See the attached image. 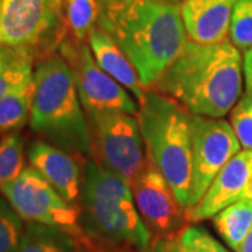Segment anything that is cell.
Returning <instances> with one entry per match:
<instances>
[{"instance_id": "obj_12", "label": "cell", "mask_w": 252, "mask_h": 252, "mask_svg": "<svg viewBox=\"0 0 252 252\" xmlns=\"http://www.w3.org/2000/svg\"><path fill=\"white\" fill-rule=\"evenodd\" d=\"M252 180V150H244L234 157L217 174L205 196L198 205L187 210L189 221L210 219L227 206L245 196Z\"/></svg>"}, {"instance_id": "obj_10", "label": "cell", "mask_w": 252, "mask_h": 252, "mask_svg": "<svg viewBox=\"0 0 252 252\" xmlns=\"http://www.w3.org/2000/svg\"><path fill=\"white\" fill-rule=\"evenodd\" d=\"M62 58L72 70L76 89L84 112L122 111L139 114V104L117 80L104 72L95 62L91 49L83 41L63 42Z\"/></svg>"}, {"instance_id": "obj_25", "label": "cell", "mask_w": 252, "mask_h": 252, "mask_svg": "<svg viewBox=\"0 0 252 252\" xmlns=\"http://www.w3.org/2000/svg\"><path fill=\"white\" fill-rule=\"evenodd\" d=\"M184 252H228L213 235L202 227L188 225L180 235Z\"/></svg>"}, {"instance_id": "obj_4", "label": "cell", "mask_w": 252, "mask_h": 252, "mask_svg": "<svg viewBox=\"0 0 252 252\" xmlns=\"http://www.w3.org/2000/svg\"><path fill=\"white\" fill-rule=\"evenodd\" d=\"M34 83L31 129L69 153H93L89 121L66 61L56 55L41 61L34 72Z\"/></svg>"}, {"instance_id": "obj_30", "label": "cell", "mask_w": 252, "mask_h": 252, "mask_svg": "<svg viewBox=\"0 0 252 252\" xmlns=\"http://www.w3.org/2000/svg\"><path fill=\"white\" fill-rule=\"evenodd\" d=\"M167 1H171V3H177V4H178V3H181L182 0H167Z\"/></svg>"}, {"instance_id": "obj_5", "label": "cell", "mask_w": 252, "mask_h": 252, "mask_svg": "<svg viewBox=\"0 0 252 252\" xmlns=\"http://www.w3.org/2000/svg\"><path fill=\"white\" fill-rule=\"evenodd\" d=\"M192 114L171 97L147 90L139 107V125L149 160L170 184L177 199L189 206L192 178Z\"/></svg>"}, {"instance_id": "obj_11", "label": "cell", "mask_w": 252, "mask_h": 252, "mask_svg": "<svg viewBox=\"0 0 252 252\" xmlns=\"http://www.w3.org/2000/svg\"><path fill=\"white\" fill-rule=\"evenodd\" d=\"M136 207L153 240H174L187 228V209L149 158L130 185Z\"/></svg>"}, {"instance_id": "obj_27", "label": "cell", "mask_w": 252, "mask_h": 252, "mask_svg": "<svg viewBox=\"0 0 252 252\" xmlns=\"http://www.w3.org/2000/svg\"><path fill=\"white\" fill-rule=\"evenodd\" d=\"M144 252H172V240H153Z\"/></svg>"}, {"instance_id": "obj_3", "label": "cell", "mask_w": 252, "mask_h": 252, "mask_svg": "<svg viewBox=\"0 0 252 252\" xmlns=\"http://www.w3.org/2000/svg\"><path fill=\"white\" fill-rule=\"evenodd\" d=\"M80 224L91 240L144 252L153 237L136 207L130 185L95 160L84 165Z\"/></svg>"}, {"instance_id": "obj_17", "label": "cell", "mask_w": 252, "mask_h": 252, "mask_svg": "<svg viewBox=\"0 0 252 252\" xmlns=\"http://www.w3.org/2000/svg\"><path fill=\"white\" fill-rule=\"evenodd\" d=\"M35 93L34 77L0 99V135L17 132L31 118Z\"/></svg>"}, {"instance_id": "obj_18", "label": "cell", "mask_w": 252, "mask_h": 252, "mask_svg": "<svg viewBox=\"0 0 252 252\" xmlns=\"http://www.w3.org/2000/svg\"><path fill=\"white\" fill-rule=\"evenodd\" d=\"M217 233L237 251L252 227V199L243 198L213 216Z\"/></svg>"}, {"instance_id": "obj_16", "label": "cell", "mask_w": 252, "mask_h": 252, "mask_svg": "<svg viewBox=\"0 0 252 252\" xmlns=\"http://www.w3.org/2000/svg\"><path fill=\"white\" fill-rule=\"evenodd\" d=\"M79 240L58 227L28 223L14 252H81Z\"/></svg>"}, {"instance_id": "obj_23", "label": "cell", "mask_w": 252, "mask_h": 252, "mask_svg": "<svg viewBox=\"0 0 252 252\" xmlns=\"http://www.w3.org/2000/svg\"><path fill=\"white\" fill-rule=\"evenodd\" d=\"M230 38L238 49L252 48V0H237L230 23Z\"/></svg>"}, {"instance_id": "obj_21", "label": "cell", "mask_w": 252, "mask_h": 252, "mask_svg": "<svg viewBox=\"0 0 252 252\" xmlns=\"http://www.w3.org/2000/svg\"><path fill=\"white\" fill-rule=\"evenodd\" d=\"M24 223L7 199L0 198V252H14L24 234Z\"/></svg>"}, {"instance_id": "obj_31", "label": "cell", "mask_w": 252, "mask_h": 252, "mask_svg": "<svg viewBox=\"0 0 252 252\" xmlns=\"http://www.w3.org/2000/svg\"><path fill=\"white\" fill-rule=\"evenodd\" d=\"M1 1H3V0H0V14H1ZM0 46H1V44H0Z\"/></svg>"}, {"instance_id": "obj_2", "label": "cell", "mask_w": 252, "mask_h": 252, "mask_svg": "<svg viewBox=\"0 0 252 252\" xmlns=\"http://www.w3.org/2000/svg\"><path fill=\"white\" fill-rule=\"evenodd\" d=\"M243 73L240 49L231 41L205 45L188 39L152 90L167 94L192 115L223 118L241 98Z\"/></svg>"}, {"instance_id": "obj_28", "label": "cell", "mask_w": 252, "mask_h": 252, "mask_svg": "<svg viewBox=\"0 0 252 252\" xmlns=\"http://www.w3.org/2000/svg\"><path fill=\"white\" fill-rule=\"evenodd\" d=\"M235 252H252V227L250 228V231L247 233L243 243H241V245L238 247V250Z\"/></svg>"}, {"instance_id": "obj_26", "label": "cell", "mask_w": 252, "mask_h": 252, "mask_svg": "<svg viewBox=\"0 0 252 252\" xmlns=\"http://www.w3.org/2000/svg\"><path fill=\"white\" fill-rule=\"evenodd\" d=\"M243 70H244V77H245L247 93L252 95V48L247 49V51H245V54H244Z\"/></svg>"}, {"instance_id": "obj_15", "label": "cell", "mask_w": 252, "mask_h": 252, "mask_svg": "<svg viewBox=\"0 0 252 252\" xmlns=\"http://www.w3.org/2000/svg\"><path fill=\"white\" fill-rule=\"evenodd\" d=\"M87 45L99 67L114 80H117L122 87H125L135 97L140 107L144 101L146 89L140 81L135 66L118 46L117 42L95 24L87 35Z\"/></svg>"}, {"instance_id": "obj_14", "label": "cell", "mask_w": 252, "mask_h": 252, "mask_svg": "<svg viewBox=\"0 0 252 252\" xmlns=\"http://www.w3.org/2000/svg\"><path fill=\"white\" fill-rule=\"evenodd\" d=\"M237 0H182L181 16L189 41L198 44L223 42Z\"/></svg>"}, {"instance_id": "obj_20", "label": "cell", "mask_w": 252, "mask_h": 252, "mask_svg": "<svg viewBox=\"0 0 252 252\" xmlns=\"http://www.w3.org/2000/svg\"><path fill=\"white\" fill-rule=\"evenodd\" d=\"M64 16L76 41H86L90 30L97 24V0H63Z\"/></svg>"}, {"instance_id": "obj_9", "label": "cell", "mask_w": 252, "mask_h": 252, "mask_svg": "<svg viewBox=\"0 0 252 252\" xmlns=\"http://www.w3.org/2000/svg\"><path fill=\"white\" fill-rule=\"evenodd\" d=\"M190 127L192 178L187 210L198 205L217 174L241 150L231 125L220 118L192 115Z\"/></svg>"}, {"instance_id": "obj_8", "label": "cell", "mask_w": 252, "mask_h": 252, "mask_svg": "<svg viewBox=\"0 0 252 252\" xmlns=\"http://www.w3.org/2000/svg\"><path fill=\"white\" fill-rule=\"evenodd\" d=\"M0 192L24 221L58 227L74 237L84 234L80 209L66 202L34 167H26Z\"/></svg>"}, {"instance_id": "obj_1", "label": "cell", "mask_w": 252, "mask_h": 252, "mask_svg": "<svg viewBox=\"0 0 252 252\" xmlns=\"http://www.w3.org/2000/svg\"><path fill=\"white\" fill-rule=\"evenodd\" d=\"M97 1V26L129 58L144 89L152 90L188 41L181 7L167 0Z\"/></svg>"}, {"instance_id": "obj_29", "label": "cell", "mask_w": 252, "mask_h": 252, "mask_svg": "<svg viewBox=\"0 0 252 252\" xmlns=\"http://www.w3.org/2000/svg\"><path fill=\"white\" fill-rule=\"evenodd\" d=\"M172 252H184L182 245L180 243V237L175 238V240H172Z\"/></svg>"}, {"instance_id": "obj_19", "label": "cell", "mask_w": 252, "mask_h": 252, "mask_svg": "<svg viewBox=\"0 0 252 252\" xmlns=\"http://www.w3.org/2000/svg\"><path fill=\"white\" fill-rule=\"evenodd\" d=\"M24 168V139L13 132L0 140V188L16 180Z\"/></svg>"}, {"instance_id": "obj_6", "label": "cell", "mask_w": 252, "mask_h": 252, "mask_svg": "<svg viewBox=\"0 0 252 252\" xmlns=\"http://www.w3.org/2000/svg\"><path fill=\"white\" fill-rule=\"evenodd\" d=\"M61 0H3L0 44L32 61L61 42Z\"/></svg>"}, {"instance_id": "obj_24", "label": "cell", "mask_w": 252, "mask_h": 252, "mask_svg": "<svg viewBox=\"0 0 252 252\" xmlns=\"http://www.w3.org/2000/svg\"><path fill=\"white\" fill-rule=\"evenodd\" d=\"M231 127L244 150H252V95L245 94L230 114Z\"/></svg>"}, {"instance_id": "obj_22", "label": "cell", "mask_w": 252, "mask_h": 252, "mask_svg": "<svg viewBox=\"0 0 252 252\" xmlns=\"http://www.w3.org/2000/svg\"><path fill=\"white\" fill-rule=\"evenodd\" d=\"M32 77V59L14 52L9 62L0 70V99Z\"/></svg>"}, {"instance_id": "obj_13", "label": "cell", "mask_w": 252, "mask_h": 252, "mask_svg": "<svg viewBox=\"0 0 252 252\" xmlns=\"http://www.w3.org/2000/svg\"><path fill=\"white\" fill-rule=\"evenodd\" d=\"M28 161L66 202L74 205L79 200L83 174L72 153L48 142L35 140L28 149Z\"/></svg>"}, {"instance_id": "obj_7", "label": "cell", "mask_w": 252, "mask_h": 252, "mask_svg": "<svg viewBox=\"0 0 252 252\" xmlns=\"http://www.w3.org/2000/svg\"><path fill=\"white\" fill-rule=\"evenodd\" d=\"M86 117L95 161L132 185L147 162L139 119L122 111H93Z\"/></svg>"}]
</instances>
